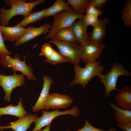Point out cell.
Returning <instances> with one entry per match:
<instances>
[{
    "label": "cell",
    "mask_w": 131,
    "mask_h": 131,
    "mask_svg": "<svg viewBox=\"0 0 131 131\" xmlns=\"http://www.w3.org/2000/svg\"><path fill=\"white\" fill-rule=\"evenodd\" d=\"M45 0H37L29 2L26 0H5V3L11 6L10 9H6L4 6L0 9V23L1 25H8L10 20L16 15H22L24 18L27 16L32 10L40 4L45 3Z\"/></svg>",
    "instance_id": "obj_1"
},
{
    "label": "cell",
    "mask_w": 131,
    "mask_h": 131,
    "mask_svg": "<svg viewBox=\"0 0 131 131\" xmlns=\"http://www.w3.org/2000/svg\"><path fill=\"white\" fill-rule=\"evenodd\" d=\"M101 60L89 62L86 64L83 68L79 65H74V70L75 76L73 81L69 85L70 86L76 84L81 85L82 88L85 89L88 82L91 79L104 70L103 65H100Z\"/></svg>",
    "instance_id": "obj_2"
},
{
    "label": "cell",
    "mask_w": 131,
    "mask_h": 131,
    "mask_svg": "<svg viewBox=\"0 0 131 131\" xmlns=\"http://www.w3.org/2000/svg\"><path fill=\"white\" fill-rule=\"evenodd\" d=\"M48 42L57 46L59 52L67 62L74 65L80 64L82 58V46L76 42L60 41L52 38Z\"/></svg>",
    "instance_id": "obj_3"
},
{
    "label": "cell",
    "mask_w": 131,
    "mask_h": 131,
    "mask_svg": "<svg viewBox=\"0 0 131 131\" xmlns=\"http://www.w3.org/2000/svg\"><path fill=\"white\" fill-rule=\"evenodd\" d=\"M121 75L131 76V73L117 62L113 64L110 70L106 74L103 75L101 74L97 75L100 78V82L104 85L105 95L106 97H110L112 90L117 91L116 88L117 81L118 77Z\"/></svg>",
    "instance_id": "obj_4"
},
{
    "label": "cell",
    "mask_w": 131,
    "mask_h": 131,
    "mask_svg": "<svg viewBox=\"0 0 131 131\" xmlns=\"http://www.w3.org/2000/svg\"><path fill=\"white\" fill-rule=\"evenodd\" d=\"M84 15V14L79 15L76 14L71 7L68 10L62 11L56 14L53 16V23L45 39L52 38L58 30L70 26L76 19H82Z\"/></svg>",
    "instance_id": "obj_5"
},
{
    "label": "cell",
    "mask_w": 131,
    "mask_h": 131,
    "mask_svg": "<svg viewBox=\"0 0 131 131\" xmlns=\"http://www.w3.org/2000/svg\"><path fill=\"white\" fill-rule=\"evenodd\" d=\"M25 58V57L24 60L21 61L16 54L12 58L10 56L0 54V62L4 67L10 68L14 73L20 71L26 76L28 80L36 81V78L33 74L32 66L30 64H26Z\"/></svg>",
    "instance_id": "obj_6"
},
{
    "label": "cell",
    "mask_w": 131,
    "mask_h": 131,
    "mask_svg": "<svg viewBox=\"0 0 131 131\" xmlns=\"http://www.w3.org/2000/svg\"><path fill=\"white\" fill-rule=\"evenodd\" d=\"M42 115L38 118L34 122L35 127L32 131H38L41 130L42 127L46 126L56 117L59 116L69 115L74 117H77L80 113L79 109L76 106H74L72 109L65 111H59L56 109L51 111H48L42 109Z\"/></svg>",
    "instance_id": "obj_7"
},
{
    "label": "cell",
    "mask_w": 131,
    "mask_h": 131,
    "mask_svg": "<svg viewBox=\"0 0 131 131\" xmlns=\"http://www.w3.org/2000/svg\"><path fill=\"white\" fill-rule=\"evenodd\" d=\"M25 75L23 74H17L14 73L13 75H5L0 74V86L3 89L5 93L4 98L7 101H10L11 94L14 89L25 84Z\"/></svg>",
    "instance_id": "obj_8"
},
{
    "label": "cell",
    "mask_w": 131,
    "mask_h": 131,
    "mask_svg": "<svg viewBox=\"0 0 131 131\" xmlns=\"http://www.w3.org/2000/svg\"><path fill=\"white\" fill-rule=\"evenodd\" d=\"M82 47L81 60L83 63L86 64L96 61L106 46L103 44H96L90 42Z\"/></svg>",
    "instance_id": "obj_9"
},
{
    "label": "cell",
    "mask_w": 131,
    "mask_h": 131,
    "mask_svg": "<svg viewBox=\"0 0 131 131\" xmlns=\"http://www.w3.org/2000/svg\"><path fill=\"white\" fill-rule=\"evenodd\" d=\"M73 101V99L67 95L51 93L49 95L45 109L48 110L50 108L56 109L66 108L70 106Z\"/></svg>",
    "instance_id": "obj_10"
},
{
    "label": "cell",
    "mask_w": 131,
    "mask_h": 131,
    "mask_svg": "<svg viewBox=\"0 0 131 131\" xmlns=\"http://www.w3.org/2000/svg\"><path fill=\"white\" fill-rule=\"evenodd\" d=\"M88 26L82 19L75 21L70 26L76 42L82 47L90 42L87 31Z\"/></svg>",
    "instance_id": "obj_11"
},
{
    "label": "cell",
    "mask_w": 131,
    "mask_h": 131,
    "mask_svg": "<svg viewBox=\"0 0 131 131\" xmlns=\"http://www.w3.org/2000/svg\"><path fill=\"white\" fill-rule=\"evenodd\" d=\"M51 25L46 23L38 27L29 26L27 28V32L24 35L14 43L15 46H18L28 41H31L36 37L41 34L49 32Z\"/></svg>",
    "instance_id": "obj_12"
},
{
    "label": "cell",
    "mask_w": 131,
    "mask_h": 131,
    "mask_svg": "<svg viewBox=\"0 0 131 131\" xmlns=\"http://www.w3.org/2000/svg\"><path fill=\"white\" fill-rule=\"evenodd\" d=\"M43 84L39 97L34 105L32 107L33 112H37L45 109L49 95V90L53 80L48 75L43 76Z\"/></svg>",
    "instance_id": "obj_13"
},
{
    "label": "cell",
    "mask_w": 131,
    "mask_h": 131,
    "mask_svg": "<svg viewBox=\"0 0 131 131\" xmlns=\"http://www.w3.org/2000/svg\"><path fill=\"white\" fill-rule=\"evenodd\" d=\"M38 118L37 115L30 113L24 117L19 118L17 120L10 123V125L0 126V130L3 131L5 129L11 128L15 131H26L30 128L31 124Z\"/></svg>",
    "instance_id": "obj_14"
},
{
    "label": "cell",
    "mask_w": 131,
    "mask_h": 131,
    "mask_svg": "<svg viewBox=\"0 0 131 131\" xmlns=\"http://www.w3.org/2000/svg\"><path fill=\"white\" fill-rule=\"evenodd\" d=\"M109 21L106 17L98 19V23L90 33L89 38L90 42L96 44L101 43L106 36V26Z\"/></svg>",
    "instance_id": "obj_15"
},
{
    "label": "cell",
    "mask_w": 131,
    "mask_h": 131,
    "mask_svg": "<svg viewBox=\"0 0 131 131\" xmlns=\"http://www.w3.org/2000/svg\"><path fill=\"white\" fill-rule=\"evenodd\" d=\"M0 30L4 41L13 42L22 37L27 31V28L22 27H10L0 25Z\"/></svg>",
    "instance_id": "obj_16"
},
{
    "label": "cell",
    "mask_w": 131,
    "mask_h": 131,
    "mask_svg": "<svg viewBox=\"0 0 131 131\" xmlns=\"http://www.w3.org/2000/svg\"><path fill=\"white\" fill-rule=\"evenodd\" d=\"M115 96V102L118 106L125 110H131V87L126 85Z\"/></svg>",
    "instance_id": "obj_17"
},
{
    "label": "cell",
    "mask_w": 131,
    "mask_h": 131,
    "mask_svg": "<svg viewBox=\"0 0 131 131\" xmlns=\"http://www.w3.org/2000/svg\"><path fill=\"white\" fill-rule=\"evenodd\" d=\"M22 99L21 97L16 106H14L12 104H10L5 107H0V116L4 115H10L19 118L24 117L27 115V112L23 107Z\"/></svg>",
    "instance_id": "obj_18"
},
{
    "label": "cell",
    "mask_w": 131,
    "mask_h": 131,
    "mask_svg": "<svg viewBox=\"0 0 131 131\" xmlns=\"http://www.w3.org/2000/svg\"><path fill=\"white\" fill-rule=\"evenodd\" d=\"M110 107L115 111L114 117L118 123H131V111L119 108L113 103L109 102Z\"/></svg>",
    "instance_id": "obj_19"
},
{
    "label": "cell",
    "mask_w": 131,
    "mask_h": 131,
    "mask_svg": "<svg viewBox=\"0 0 131 131\" xmlns=\"http://www.w3.org/2000/svg\"><path fill=\"white\" fill-rule=\"evenodd\" d=\"M71 7L65 0H57L51 7L47 8L44 13L43 18L54 16L62 11L68 10Z\"/></svg>",
    "instance_id": "obj_20"
},
{
    "label": "cell",
    "mask_w": 131,
    "mask_h": 131,
    "mask_svg": "<svg viewBox=\"0 0 131 131\" xmlns=\"http://www.w3.org/2000/svg\"><path fill=\"white\" fill-rule=\"evenodd\" d=\"M52 39L60 41L76 42L70 26L58 30L55 33Z\"/></svg>",
    "instance_id": "obj_21"
},
{
    "label": "cell",
    "mask_w": 131,
    "mask_h": 131,
    "mask_svg": "<svg viewBox=\"0 0 131 131\" xmlns=\"http://www.w3.org/2000/svg\"><path fill=\"white\" fill-rule=\"evenodd\" d=\"M47 8L34 12H31L27 16L18 24L13 26L14 27H25L28 24L41 20L43 18L44 15Z\"/></svg>",
    "instance_id": "obj_22"
},
{
    "label": "cell",
    "mask_w": 131,
    "mask_h": 131,
    "mask_svg": "<svg viewBox=\"0 0 131 131\" xmlns=\"http://www.w3.org/2000/svg\"><path fill=\"white\" fill-rule=\"evenodd\" d=\"M89 0H67V3L72 7V8L76 14H83L84 12L88 6Z\"/></svg>",
    "instance_id": "obj_23"
},
{
    "label": "cell",
    "mask_w": 131,
    "mask_h": 131,
    "mask_svg": "<svg viewBox=\"0 0 131 131\" xmlns=\"http://www.w3.org/2000/svg\"><path fill=\"white\" fill-rule=\"evenodd\" d=\"M122 18L126 26L131 27V0H126L121 13Z\"/></svg>",
    "instance_id": "obj_24"
},
{
    "label": "cell",
    "mask_w": 131,
    "mask_h": 131,
    "mask_svg": "<svg viewBox=\"0 0 131 131\" xmlns=\"http://www.w3.org/2000/svg\"><path fill=\"white\" fill-rule=\"evenodd\" d=\"M44 62H49L53 65H56L62 63L67 62L60 54L55 49L50 56L48 59H46Z\"/></svg>",
    "instance_id": "obj_25"
},
{
    "label": "cell",
    "mask_w": 131,
    "mask_h": 131,
    "mask_svg": "<svg viewBox=\"0 0 131 131\" xmlns=\"http://www.w3.org/2000/svg\"><path fill=\"white\" fill-rule=\"evenodd\" d=\"M54 50L50 44L45 43L42 46L41 52L39 54V55L44 56L46 58V59H48L52 55Z\"/></svg>",
    "instance_id": "obj_26"
},
{
    "label": "cell",
    "mask_w": 131,
    "mask_h": 131,
    "mask_svg": "<svg viewBox=\"0 0 131 131\" xmlns=\"http://www.w3.org/2000/svg\"><path fill=\"white\" fill-rule=\"evenodd\" d=\"M85 123L83 127L81 129L76 131H117L116 130L113 128H109V130H104L98 129L91 125L89 122L85 118ZM65 131H71L68 130Z\"/></svg>",
    "instance_id": "obj_27"
},
{
    "label": "cell",
    "mask_w": 131,
    "mask_h": 131,
    "mask_svg": "<svg viewBox=\"0 0 131 131\" xmlns=\"http://www.w3.org/2000/svg\"><path fill=\"white\" fill-rule=\"evenodd\" d=\"M98 16L90 14H86L84 15L83 19L88 26H92L93 27L97 24L98 19Z\"/></svg>",
    "instance_id": "obj_28"
},
{
    "label": "cell",
    "mask_w": 131,
    "mask_h": 131,
    "mask_svg": "<svg viewBox=\"0 0 131 131\" xmlns=\"http://www.w3.org/2000/svg\"><path fill=\"white\" fill-rule=\"evenodd\" d=\"M107 0H89L88 5H91L99 10H101L108 2Z\"/></svg>",
    "instance_id": "obj_29"
},
{
    "label": "cell",
    "mask_w": 131,
    "mask_h": 131,
    "mask_svg": "<svg viewBox=\"0 0 131 131\" xmlns=\"http://www.w3.org/2000/svg\"><path fill=\"white\" fill-rule=\"evenodd\" d=\"M84 12L87 14L93 15L98 16L102 15L103 11L101 10H99L91 5H88L85 9Z\"/></svg>",
    "instance_id": "obj_30"
},
{
    "label": "cell",
    "mask_w": 131,
    "mask_h": 131,
    "mask_svg": "<svg viewBox=\"0 0 131 131\" xmlns=\"http://www.w3.org/2000/svg\"><path fill=\"white\" fill-rule=\"evenodd\" d=\"M0 30V54L10 56L11 54L5 46Z\"/></svg>",
    "instance_id": "obj_31"
},
{
    "label": "cell",
    "mask_w": 131,
    "mask_h": 131,
    "mask_svg": "<svg viewBox=\"0 0 131 131\" xmlns=\"http://www.w3.org/2000/svg\"><path fill=\"white\" fill-rule=\"evenodd\" d=\"M116 126L125 131H131V123H118Z\"/></svg>",
    "instance_id": "obj_32"
},
{
    "label": "cell",
    "mask_w": 131,
    "mask_h": 131,
    "mask_svg": "<svg viewBox=\"0 0 131 131\" xmlns=\"http://www.w3.org/2000/svg\"><path fill=\"white\" fill-rule=\"evenodd\" d=\"M51 123H49L46 125V128L42 130H40L39 131H50V127Z\"/></svg>",
    "instance_id": "obj_33"
}]
</instances>
